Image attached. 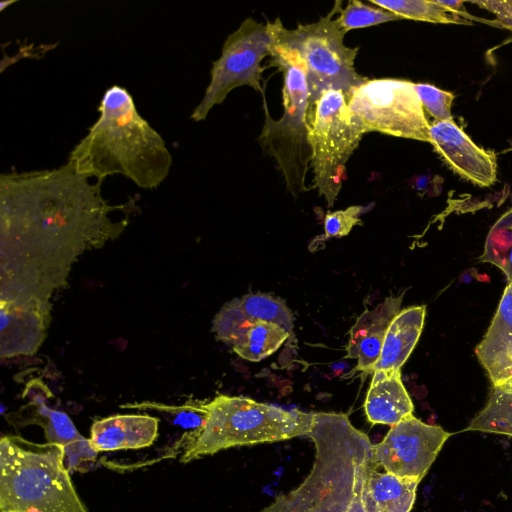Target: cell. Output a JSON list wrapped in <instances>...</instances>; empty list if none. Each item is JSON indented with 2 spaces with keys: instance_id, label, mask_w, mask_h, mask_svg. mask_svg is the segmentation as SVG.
Instances as JSON below:
<instances>
[{
  "instance_id": "obj_30",
  "label": "cell",
  "mask_w": 512,
  "mask_h": 512,
  "mask_svg": "<svg viewBox=\"0 0 512 512\" xmlns=\"http://www.w3.org/2000/svg\"><path fill=\"white\" fill-rule=\"evenodd\" d=\"M435 3L442 6L445 10L448 12L455 14L465 20H476V21H484L480 18H477L470 13L467 12V10L464 7V2L460 0L456 1H443V0H434ZM485 22V21H484Z\"/></svg>"
},
{
  "instance_id": "obj_3",
  "label": "cell",
  "mask_w": 512,
  "mask_h": 512,
  "mask_svg": "<svg viewBox=\"0 0 512 512\" xmlns=\"http://www.w3.org/2000/svg\"><path fill=\"white\" fill-rule=\"evenodd\" d=\"M308 436L315 445L310 473L261 512H365L362 491L374 446L368 436L347 414L334 412L313 413Z\"/></svg>"
},
{
  "instance_id": "obj_19",
  "label": "cell",
  "mask_w": 512,
  "mask_h": 512,
  "mask_svg": "<svg viewBox=\"0 0 512 512\" xmlns=\"http://www.w3.org/2000/svg\"><path fill=\"white\" fill-rule=\"evenodd\" d=\"M26 411V410H25ZM23 415L26 420L21 425L38 424L44 431L48 443L61 445L68 459V468H77L85 461H93L95 452L89 442L76 429L71 419L64 412L52 410L40 404Z\"/></svg>"
},
{
  "instance_id": "obj_2",
  "label": "cell",
  "mask_w": 512,
  "mask_h": 512,
  "mask_svg": "<svg viewBox=\"0 0 512 512\" xmlns=\"http://www.w3.org/2000/svg\"><path fill=\"white\" fill-rule=\"evenodd\" d=\"M98 111L67 162L87 178L103 181L120 174L140 188L158 187L170 172L172 156L162 136L139 114L130 92L110 86Z\"/></svg>"
},
{
  "instance_id": "obj_13",
  "label": "cell",
  "mask_w": 512,
  "mask_h": 512,
  "mask_svg": "<svg viewBox=\"0 0 512 512\" xmlns=\"http://www.w3.org/2000/svg\"><path fill=\"white\" fill-rule=\"evenodd\" d=\"M0 310L1 357L33 355L45 338L50 308L27 301H0Z\"/></svg>"
},
{
  "instance_id": "obj_23",
  "label": "cell",
  "mask_w": 512,
  "mask_h": 512,
  "mask_svg": "<svg viewBox=\"0 0 512 512\" xmlns=\"http://www.w3.org/2000/svg\"><path fill=\"white\" fill-rule=\"evenodd\" d=\"M371 4L392 12L401 19H412L438 24H471L445 10L434 0H370Z\"/></svg>"
},
{
  "instance_id": "obj_1",
  "label": "cell",
  "mask_w": 512,
  "mask_h": 512,
  "mask_svg": "<svg viewBox=\"0 0 512 512\" xmlns=\"http://www.w3.org/2000/svg\"><path fill=\"white\" fill-rule=\"evenodd\" d=\"M102 182H91L66 162L58 168L0 175V301L50 308L82 253L116 238L135 199L110 204Z\"/></svg>"
},
{
  "instance_id": "obj_26",
  "label": "cell",
  "mask_w": 512,
  "mask_h": 512,
  "mask_svg": "<svg viewBox=\"0 0 512 512\" xmlns=\"http://www.w3.org/2000/svg\"><path fill=\"white\" fill-rule=\"evenodd\" d=\"M337 21L341 30L346 34L356 28L378 25L401 19L396 14L378 6L366 5L357 0H351L345 8H341Z\"/></svg>"
},
{
  "instance_id": "obj_28",
  "label": "cell",
  "mask_w": 512,
  "mask_h": 512,
  "mask_svg": "<svg viewBox=\"0 0 512 512\" xmlns=\"http://www.w3.org/2000/svg\"><path fill=\"white\" fill-rule=\"evenodd\" d=\"M364 211L362 206H350L344 210L328 212L324 218V239L340 238L349 234L351 229L362 224L359 215Z\"/></svg>"
},
{
  "instance_id": "obj_5",
  "label": "cell",
  "mask_w": 512,
  "mask_h": 512,
  "mask_svg": "<svg viewBox=\"0 0 512 512\" xmlns=\"http://www.w3.org/2000/svg\"><path fill=\"white\" fill-rule=\"evenodd\" d=\"M207 419L192 432L181 462L235 446L288 440L308 435L313 413L257 402L242 396L219 395L206 403Z\"/></svg>"
},
{
  "instance_id": "obj_31",
  "label": "cell",
  "mask_w": 512,
  "mask_h": 512,
  "mask_svg": "<svg viewBox=\"0 0 512 512\" xmlns=\"http://www.w3.org/2000/svg\"><path fill=\"white\" fill-rule=\"evenodd\" d=\"M15 1H1L0 3V8L1 10H4L6 8V6H9L11 4H13Z\"/></svg>"
},
{
  "instance_id": "obj_27",
  "label": "cell",
  "mask_w": 512,
  "mask_h": 512,
  "mask_svg": "<svg viewBox=\"0 0 512 512\" xmlns=\"http://www.w3.org/2000/svg\"><path fill=\"white\" fill-rule=\"evenodd\" d=\"M415 89L423 108L436 122L452 120L451 105L455 98L453 93L426 83H415Z\"/></svg>"
},
{
  "instance_id": "obj_21",
  "label": "cell",
  "mask_w": 512,
  "mask_h": 512,
  "mask_svg": "<svg viewBox=\"0 0 512 512\" xmlns=\"http://www.w3.org/2000/svg\"><path fill=\"white\" fill-rule=\"evenodd\" d=\"M289 334L286 329L277 324L253 320L232 348L241 358L257 362L278 350Z\"/></svg>"
},
{
  "instance_id": "obj_15",
  "label": "cell",
  "mask_w": 512,
  "mask_h": 512,
  "mask_svg": "<svg viewBox=\"0 0 512 512\" xmlns=\"http://www.w3.org/2000/svg\"><path fill=\"white\" fill-rule=\"evenodd\" d=\"M403 294L388 297L373 310H365L349 331L347 358L357 359L356 370L372 373L389 325L400 312Z\"/></svg>"
},
{
  "instance_id": "obj_14",
  "label": "cell",
  "mask_w": 512,
  "mask_h": 512,
  "mask_svg": "<svg viewBox=\"0 0 512 512\" xmlns=\"http://www.w3.org/2000/svg\"><path fill=\"white\" fill-rule=\"evenodd\" d=\"M475 354L488 373L493 388L512 391V281L508 282Z\"/></svg>"
},
{
  "instance_id": "obj_18",
  "label": "cell",
  "mask_w": 512,
  "mask_h": 512,
  "mask_svg": "<svg viewBox=\"0 0 512 512\" xmlns=\"http://www.w3.org/2000/svg\"><path fill=\"white\" fill-rule=\"evenodd\" d=\"M379 468L373 456L362 491L365 512H410L419 481L380 472Z\"/></svg>"
},
{
  "instance_id": "obj_24",
  "label": "cell",
  "mask_w": 512,
  "mask_h": 512,
  "mask_svg": "<svg viewBox=\"0 0 512 512\" xmlns=\"http://www.w3.org/2000/svg\"><path fill=\"white\" fill-rule=\"evenodd\" d=\"M479 261L495 265L512 281V208L491 227Z\"/></svg>"
},
{
  "instance_id": "obj_10",
  "label": "cell",
  "mask_w": 512,
  "mask_h": 512,
  "mask_svg": "<svg viewBox=\"0 0 512 512\" xmlns=\"http://www.w3.org/2000/svg\"><path fill=\"white\" fill-rule=\"evenodd\" d=\"M275 43L272 22L258 23L245 19L240 27L225 40L220 57L213 62L210 82L202 100L193 109L190 118L203 121L211 109L221 104L227 95L240 86H250L265 94L261 85L262 60L271 55Z\"/></svg>"
},
{
  "instance_id": "obj_6",
  "label": "cell",
  "mask_w": 512,
  "mask_h": 512,
  "mask_svg": "<svg viewBox=\"0 0 512 512\" xmlns=\"http://www.w3.org/2000/svg\"><path fill=\"white\" fill-rule=\"evenodd\" d=\"M271 64L283 73V115L274 120L262 94L265 122L259 136L263 151L273 157L284 176L287 190L295 197L310 190L306 186L312 148L309 139V91L302 62L287 50L273 45Z\"/></svg>"
},
{
  "instance_id": "obj_12",
  "label": "cell",
  "mask_w": 512,
  "mask_h": 512,
  "mask_svg": "<svg viewBox=\"0 0 512 512\" xmlns=\"http://www.w3.org/2000/svg\"><path fill=\"white\" fill-rule=\"evenodd\" d=\"M429 136L430 144L459 176L479 187L495 183V154L476 145L453 120L435 121L430 125Z\"/></svg>"
},
{
  "instance_id": "obj_7",
  "label": "cell",
  "mask_w": 512,
  "mask_h": 512,
  "mask_svg": "<svg viewBox=\"0 0 512 512\" xmlns=\"http://www.w3.org/2000/svg\"><path fill=\"white\" fill-rule=\"evenodd\" d=\"M342 1H336L331 11L319 21L298 25L289 30L280 18L272 22L275 45L294 53L302 62L307 76L309 91V119L311 110L327 90L342 91L348 99L352 90L367 78L359 75L354 67L358 48L344 45L345 33L337 18Z\"/></svg>"
},
{
  "instance_id": "obj_4",
  "label": "cell",
  "mask_w": 512,
  "mask_h": 512,
  "mask_svg": "<svg viewBox=\"0 0 512 512\" xmlns=\"http://www.w3.org/2000/svg\"><path fill=\"white\" fill-rule=\"evenodd\" d=\"M59 444L18 436L0 441V512H89L78 495Z\"/></svg>"
},
{
  "instance_id": "obj_9",
  "label": "cell",
  "mask_w": 512,
  "mask_h": 512,
  "mask_svg": "<svg viewBox=\"0 0 512 512\" xmlns=\"http://www.w3.org/2000/svg\"><path fill=\"white\" fill-rule=\"evenodd\" d=\"M347 104L366 133L376 131L430 143V124L411 81L367 79L352 90Z\"/></svg>"
},
{
  "instance_id": "obj_17",
  "label": "cell",
  "mask_w": 512,
  "mask_h": 512,
  "mask_svg": "<svg viewBox=\"0 0 512 512\" xmlns=\"http://www.w3.org/2000/svg\"><path fill=\"white\" fill-rule=\"evenodd\" d=\"M413 402L401 380L400 370H376L364 401L367 420L372 424L396 425L413 415Z\"/></svg>"
},
{
  "instance_id": "obj_29",
  "label": "cell",
  "mask_w": 512,
  "mask_h": 512,
  "mask_svg": "<svg viewBox=\"0 0 512 512\" xmlns=\"http://www.w3.org/2000/svg\"><path fill=\"white\" fill-rule=\"evenodd\" d=\"M468 2L492 13L495 16V20H489L488 23L491 25L512 31V0H479Z\"/></svg>"
},
{
  "instance_id": "obj_8",
  "label": "cell",
  "mask_w": 512,
  "mask_h": 512,
  "mask_svg": "<svg viewBox=\"0 0 512 512\" xmlns=\"http://www.w3.org/2000/svg\"><path fill=\"white\" fill-rule=\"evenodd\" d=\"M309 124L314 185L331 207L346 179V163L366 132L339 90L321 94L311 110Z\"/></svg>"
},
{
  "instance_id": "obj_16",
  "label": "cell",
  "mask_w": 512,
  "mask_h": 512,
  "mask_svg": "<svg viewBox=\"0 0 512 512\" xmlns=\"http://www.w3.org/2000/svg\"><path fill=\"white\" fill-rule=\"evenodd\" d=\"M159 419L146 414L113 415L96 420L89 442L95 452L140 449L158 436Z\"/></svg>"
},
{
  "instance_id": "obj_22",
  "label": "cell",
  "mask_w": 512,
  "mask_h": 512,
  "mask_svg": "<svg viewBox=\"0 0 512 512\" xmlns=\"http://www.w3.org/2000/svg\"><path fill=\"white\" fill-rule=\"evenodd\" d=\"M465 430L512 437V391L493 388L486 405Z\"/></svg>"
},
{
  "instance_id": "obj_25",
  "label": "cell",
  "mask_w": 512,
  "mask_h": 512,
  "mask_svg": "<svg viewBox=\"0 0 512 512\" xmlns=\"http://www.w3.org/2000/svg\"><path fill=\"white\" fill-rule=\"evenodd\" d=\"M241 307L249 317L277 324L289 333L293 329V314L286 303L264 293H249L239 298Z\"/></svg>"
},
{
  "instance_id": "obj_11",
  "label": "cell",
  "mask_w": 512,
  "mask_h": 512,
  "mask_svg": "<svg viewBox=\"0 0 512 512\" xmlns=\"http://www.w3.org/2000/svg\"><path fill=\"white\" fill-rule=\"evenodd\" d=\"M450 435L442 427L411 415L392 426L373 446V456L386 472L420 482Z\"/></svg>"
},
{
  "instance_id": "obj_20",
  "label": "cell",
  "mask_w": 512,
  "mask_h": 512,
  "mask_svg": "<svg viewBox=\"0 0 512 512\" xmlns=\"http://www.w3.org/2000/svg\"><path fill=\"white\" fill-rule=\"evenodd\" d=\"M425 315V306L400 310L387 329L380 357L372 372L400 370L419 340Z\"/></svg>"
}]
</instances>
